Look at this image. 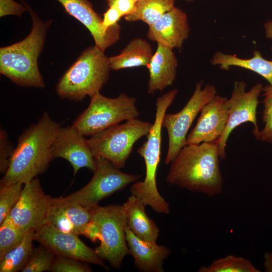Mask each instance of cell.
Instances as JSON below:
<instances>
[{
    "instance_id": "cell-1",
    "label": "cell",
    "mask_w": 272,
    "mask_h": 272,
    "mask_svg": "<svg viewBox=\"0 0 272 272\" xmlns=\"http://www.w3.org/2000/svg\"><path fill=\"white\" fill-rule=\"evenodd\" d=\"M217 140L185 145L171 163L169 184L212 197L220 194L224 182Z\"/></svg>"
},
{
    "instance_id": "cell-2",
    "label": "cell",
    "mask_w": 272,
    "mask_h": 272,
    "mask_svg": "<svg viewBox=\"0 0 272 272\" xmlns=\"http://www.w3.org/2000/svg\"><path fill=\"white\" fill-rule=\"evenodd\" d=\"M61 127L47 112L19 135L1 184H25L43 174L52 160L51 146Z\"/></svg>"
},
{
    "instance_id": "cell-3",
    "label": "cell",
    "mask_w": 272,
    "mask_h": 272,
    "mask_svg": "<svg viewBox=\"0 0 272 272\" xmlns=\"http://www.w3.org/2000/svg\"><path fill=\"white\" fill-rule=\"evenodd\" d=\"M32 20V28L23 40L0 48V73L14 84L26 87L42 88L45 84L38 66L46 32L52 21H43L23 0Z\"/></svg>"
},
{
    "instance_id": "cell-4",
    "label": "cell",
    "mask_w": 272,
    "mask_h": 272,
    "mask_svg": "<svg viewBox=\"0 0 272 272\" xmlns=\"http://www.w3.org/2000/svg\"><path fill=\"white\" fill-rule=\"evenodd\" d=\"M178 90L174 89L159 97L156 103L155 119L147 136V141L137 150L144 160L146 175L144 181L135 182L130 191L146 206L161 214L170 213L169 203L158 191L156 174L160 161L162 121L168 107L172 104Z\"/></svg>"
},
{
    "instance_id": "cell-5",
    "label": "cell",
    "mask_w": 272,
    "mask_h": 272,
    "mask_svg": "<svg viewBox=\"0 0 272 272\" xmlns=\"http://www.w3.org/2000/svg\"><path fill=\"white\" fill-rule=\"evenodd\" d=\"M109 57L95 45L85 49L59 79L58 95L70 100L81 101L100 92L107 82L111 70Z\"/></svg>"
},
{
    "instance_id": "cell-6",
    "label": "cell",
    "mask_w": 272,
    "mask_h": 272,
    "mask_svg": "<svg viewBox=\"0 0 272 272\" xmlns=\"http://www.w3.org/2000/svg\"><path fill=\"white\" fill-rule=\"evenodd\" d=\"M126 220L123 205L97 206L92 209L91 221L84 236L100 241L95 251L100 258L118 269L129 253L125 236Z\"/></svg>"
},
{
    "instance_id": "cell-7",
    "label": "cell",
    "mask_w": 272,
    "mask_h": 272,
    "mask_svg": "<svg viewBox=\"0 0 272 272\" xmlns=\"http://www.w3.org/2000/svg\"><path fill=\"white\" fill-rule=\"evenodd\" d=\"M90 99L88 107L72 125L84 137H91L123 120L137 118L140 115L137 99L124 93L111 98L98 92Z\"/></svg>"
},
{
    "instance_id": "cell-8",
    "label": "cell",
    "mask_w": 272,
    "mask_h": 272,
    "mask_svg": "<svg viewBox=\"0 0 272 272\" xmlns=\"http://www.w3.org/2000/svg\"><path fill=\"white\" fill-rule=\"evenodd\" d=\"M152 124L137 118L118 123L87 139L94 157L100 156L120 169L131 154L134 143L147 135Z\"/></svg>"
},
{
    "instance_id": "cell-9",
    "label": "cell",
    "mask_w": 272,
    "mask_h": 272,
    "mask_svg": "<svg viewBox=\"0 0 272 272\" xmlns=\"http://www.w3.org/2000/svg\"><path fill=\"white\" fill-rule=\"evenodd\" d=\"M94 174L87 184L65 196V199L93 208L103 199L119 191L128 184L138 181L141 175L121 171L107 159L95 157Z\"/></svg>"
},
{
    "instance_id": "cell-10",
    "label": "cell",
    "mask_w": 272,
    "mask_h": 272,
    "mask_svg": "<svg viewBox=\"0 0 272 272\" xmlns=\"http://www.w3.org/2000/svg\"><path fill=\"white\" fill-rule=\"evenodd\" d=\"M203 81L196 83L193 94L183 108L175 113H166L162 126L167 130L168 146L165 163L170 164L185 145L188 131L202 107L216 94V87Z\"/></svg>"
},
{
    "instance_id": "cell-11",
    "label": "cell",
    "mask_w": 272,
    "mask_h": 272,
    "mask_svg": "<svg viewBox=\"0 0 272 272\" xmlns=\"http://www.w3.org/2000/svg\"><path fill=\"white\" fill-rule=\"evenodd\" d=\"M246 83L243 81H235L231 97L228 99L229 115L225 130L217 140L219 146L220 157L226 158V147L228 139L232 131L239 125L250 122L254 125L252 133L256 137L259 132L257 123L256 109L258 98L263 87L260 83L255 84L246 91Z\"/></svg>"
},
{
    "instance_id": "cell-12",
    "label": "cell",
    "mask_w": 272,
    "mask_h": 272,
    "mask_svg": "<svg viewBox=\"0 0 272 272\" xmlns=\"http://www.w3.org/2000/svg\"><path fill=\"white\" fill-rule=\"evenodd\" d=\"M51 198L34 178L24 184L19 200L6 218L24 230L35 232L47 224Z\"/></svg>"
},
{
    "instance_id": "cell-13",
    "label": "cell",
    "mask_w": 272,
    "mask_h": 272,
    "mask_svg": "<svg viewBox=\"0 0 272 272\" xmlns=\"http://www.w3.org/2000/svg\"><path fill=\"white\" fill-rule=\"evenodd\" d=\"M34 239L55 255L76 259L107 269L95 250L87 246L79 235L63 232L45 224L35 232Z\"/></svg>"
},
{
    "instance_id": "cell-14",
    "label": "cell",
    "mask_w": 272,
    "mask_h": 272,
    "mask_svg": "<svg viewBox=\"0 0 272 272\" xmlns=\"http://www.w3.org/2000/svg\"><path fill=\"white\" fill-rule=\"evenodd\" d=\"M52 159L61 158L67 160L76 174L82 168L94 171L95 159L87 139L72 125L61 127L51 146Z\"/></svg>"
},
{
    "instance_id": "cell-15",
    "label": "cell",
    "mask_w": 272,
    "mask_h": 272,
    "mask_svg": "<svg viewBox=\"0 0 272 272\" xmlns=\"http://www.w3.org/2000/svg\"><path fill=\"white\" fill-rule=\"evenodd\" d=\"M200 112L195 126L187 137L185 145L212 142L220 138L228 119L227 98L216 94Z\"/></svg>"
},
{
    "instance_id": "cell-16",
    "label": "cell",
    "mask_w": 272,
    "mask_h": 272,
    "mask_svg": "<svg viewBox=\"0 0 272 272\" xmlns=\"http://www.w3.org/2000/svg\"><path fill=\"white\" fill-rule=\"evenodd\" d=\"M65 12L83 24L90 31L95 45L101 51L117 42L120 38L121 27L119 24L108 30L102 25V18L94 10L89 0H56Z\"/></svg>"
},
{
    "instance_id": "cell-17",
    "label": "cell",
    "mask_w": 272,
    "mask_h": 272,
    "mask_svg": "<svg viewBox=\"0 0 272 272\" xmlns=\"http://www.w3.org/2000/svg\"><path fill=\"white\" fill-rule=\"evenodd\" d=\"M92 209L63 197H52L46 224L63 232L84 235Z\"/></svg>"
},
{
    "instance_id": "cell-18",
    "label": "cell",
    "mask_w": 272,
    "mask_h": 272,
    "mask_svg": "<svg viewBox=\"0 0 272 272\" xmlns=\"http://www.w3.org/2000/svg\"><path fill=\"white\" fill-rule=\"evenodd\" d=\"M189 32L186 14L174 6L149 27L147 37L150 40L173 50L182 47L189 37Z\"/></svg>"
},
{
    "instance_id": "cell-19",
    "label": "cell",
    "mask_w": 272,
    "mask_h": 272,
    "mask_svg": "<svg viewBox=\"0 0 272 272\" xmlns=\"http://www.w3.org/2000/svg\"><path fill=\"white\" fill-rule=\"evenodd\" d=\"M125 231L129 253L133 257L135 266L142 271L163 272L164 260L169 256L170 250L156 242L138 237L127 225Z\"/></svg>"
},
{
    "instance_id": "cell-20",
    "label": "cell",
    "mask_w": 272,
    "mask_h": 272,
    "mask_svg": "<svg viewBox=\"0 0 272 272\" xmlns=\"http://www.w3.org/2000/svg\"><path fill=\"white\" fill-rule=\"evenodd\" d=\"M178 60L172 49L158 44L156 52L147 65L149 80L147 92H162L172 85L177 75Z\"/></svg>"
},
{
    "instance_id": "cell-21",
    "label": "cell",
    "mask_w": 272,
    "mask_h": 272,
    "mask_svg": "<svg viewBox=\"0 0 272 272\" xmlns=\"http://www.w3.org/2000/svg\"><path fill=\"white\" fill-rule=\"evenodd\" d=\"M127 226L138 237L152 242H156L159 229L147 215L146 206L135 196L131 195L123 205Z\"/></svg>"
},
{
    "instance_id": "cell-22",
    "label": "cell",
    "mask_w": 272,
    "mask_h": 272,
    "mask_svg": "<svg viewBox=\"0 0 272 272\" xmlns=\"http://www.w3.org/2000/svg\"><path fill=\"white\" fill-rule=\"evenodd\" d=\"M271 50L272 52V46ZM211 62L225 71L229 70L232 66L250 70L262 77L272 86V60L265 59L258 50L254 51L252 57L249 58L217 51L213 55Z\"/></svg>"
},
{
    "instance_id": "cell-23",
    "label": "cell",
    "mask_w": 272,
    "mask_h": 272,
    "mask_svg": "<svg viewBox=\"0 0 272 272\" xmlns=\"http://www.w3.org/2000/svg\"><path fill=\"white\" fill-rule=\"evenodd\" d=\"M151 44L137 38L130 41L118 55L109 57L112 70L147 66L154 54Z\"/></svg>"
},
{
    "instance_id": "cell-24",
    "label": "cell",
    "mask_w": 272,
    "mask_h": 272,
    "mask_svg": "<svg viewBox=\"0 0 272 272\" xmlns=\"http://www.w3.org/2000/svg\"><path fill=\"white\" fill-rule=\"evenodd\" d=\"M175 0H139L132 13L124 17L128 22L142 21L151 26L175 6Z\"/></svg>"
},
{
    "instance_id": "cell-25",
    "label": "cell",
    "mask_w": 272,
    "mask_h": 272,
    "mask_svg": "<svg viewBox=\"0 0 272 272\" xmlns=\"http://www.w3.org/2000/svg\"><path fill=\"white\" fill-rule=\"evenodd\" d=\"M35 232L29 230L22 241L0 259L1 272L21 271L28 262L33 250Z\"/></svg>"
},
{
    "instance_id": "cell-26",
    "label": "cell",
    "mask_w": 272,
    "mask_h": 272,
    "mask_svg": "<svg viewBox=\"0 0 272 272\" xmlns=\"http://www.w3.org/2000/svg\"><path fill=\"white\" fill-rule=\"evenodd\" d=\"M199 272H259L248 259L228 255L213 261L207 266H202Z\"/></svg>"
},
{
    "instance_id": "cell-27",
    "label": "cell",
    "mask_w": 272,
    "mask_h": 272,
    "mask_svg": "<svg viewBox=\"0 0 272 272\" xmlns=\"http://www.w3.org/2000/svg\"><path fill=\"white\" fill-rule=\"evenodd\" d=\"M28 231L17 227L6 218L0 224V259L17 246Z\"/></svg>"
},
{
    "instance_id": "cell-28",
    "label": "cell",
    "mask_w": 272,
    "mask_h": 272,
    "mask_svg": "<svg viewBox=\"0 0 272 272\" xmlns=\"http://www.w3.org/2000/svg\"><path fill=\"white\" fill-rule=\"evenodd\" d=\"M24 185L20 182L1 184L0 224L6 219L19 200Z\"/></svg>"
},
{
    "instance_id": "cell-29",
    "label": "cell",
    "mask_w": 272,
    "mask_h": 272,
    "mask_svg": "<svg viewBox=\"0 0 272 272\" xmlns=\"http://www.w3.org/2000/svg\"><path fill=\"white\" fill-rule=\"evenodd\" d=\"M55 255L42 245L33 248L31 255L22 272L51 271Z\"/></svg>"
},
{
    "instance_id": "cell-30",
    "label": "cell",
    "mask_w": 272,
    "mask_h": 272,
    "mask_svg": "<svg viewBox=\"0 0 272 272\" xmlns=\"http://www.w3.org/2000/svg\"><path fill=\"white\" fill-rule=\"evenodd\" d=\"M264 99L262 120L264 126L255 137L257 141L272 145V86L267 85L263 89Z\"/></svg>"
},
{
    "instance_id": "cell-31",
    "label": "cell",
    "mask_w": 272,
    "mask_h": 272,
    "mask_svg": "<svg viewBox=\"0 0 272 272\" xmlns=\"http://www.w3.org/2000/svg\"><path fill=\"white\" fill-rule=\"evenodd\" d=\"M81 260L55 255L50 271L53 272H90L91 268Z\"/></svg>"
},
{
    "instance_id": "cell-32",
    "label": "cell",
    "mask_w": 272,
    "mask_h": 272,
    "mask_svg": "<svg viewBox=\"0 0 272 272\" xmlns=\"http://www.w3.org/2000/svg\"><path fill=\"white\" fill-rule=\"evenodd\" d=\"M14 149L9 140L7 132L2 129L0 131V171L5 174L8 168L10 160Z\"/></svg>"
},
{
    "instance_id": "cell-33",
    "label": "cell",
    "mask_w": 272,
    "mask_h": 272,
    "mask_svg": "<svg viewBox=\"0 0 272 272\" xmlns=\"http://www.w3.org/2000/svg\"><path fill=\"white\" fill-rule=\"evenodd\" d=\"M27 9L25 6L13 0H0V17L8 15L21 16Z\"/></svg>"
},
{
    "instance_id": "cell-34",
    "label": "cell",
    "mask_w": 272,
    "mask_h": 272,
    "mask_svg": "<svg viewBox=\"0 0 272 272\" xmlns=\"http://www.w3.org/2000/svg\"><path fill=\"white\" fill-rule=\"evenodd\" d=\"M123 16L119 11L113 6H109V8L103 14L102 25L103 27L108 30L112 27L118 24V22Z\"/></svg>"
},
{
    "instance_id": "cell-35",
    "label": "cell",
    "mask_w": 272,
    "mask_h": 272,
    "mask_svg": "<svg viewBox=\"0 0 272 272\" xmlns=\"http://www.w3.org/2000/svg\"><path fill=\"white\" fill-rule=\"evenodd\" d=\"M137 0H106L107 5L113 6L119 11L123 17L132 13L134 10Z\"/></svg>"
},
{
    "instance_id": "cell-36",
    "label": "cell",
    "mask_w": 272,
    "mask_h": 272,
    "mask_svg": "<svg viewBox=\"0 0 272 272\" xmlns=\"http://www.w3.org/2000/svg\"><path fill=\"white\" fill-rule=\"evenodd\" d=\"M263 266L266 272H272V252H266L263 255Z\"/></svg>"
},
{
    "instance_id": "cell-37",
    "label": "cell",
    "mask_w": 272,
    "mask_h": 272,
    "mask_svg": "<svg viewBox=\"0 0 272 272\" xmlns=\"http://www.w3.org/2000/svg\"><path fill=\"white\" fill-rule=\"evenodd\" d=\"M265 37L272 40V18L263 25Z\"/></svg>"
},
{
    "instance_id": "cell-38",
    "label": "cell",
    "mask_w": 272,
    "mask_h": 272,
    "mask_svg": "<svg viewBox=\"0 0 272 272\" xmlns=\"http://www.w3.org/2000/svg\"><path fill=\"white\" fill-rule=\"evenodd\" d=\"M186 1L188 2H193V1H194L195 0H185Z\"/></svg>"
},
{
    "instance_id": "cell-39",
    "label": "cell",
    "mask_w": 272,
    "mask_h": 272,
    "mask_svg": "<svg viewBox=\"0 0 272 272\" xmlns=\"http://www.w3.org/2000/svg\"><path fill=\"white\" fill-rule=\"evenodd\" d=\"M137 1H139V0H137Z\"/></svg>"
}]
</instances>
